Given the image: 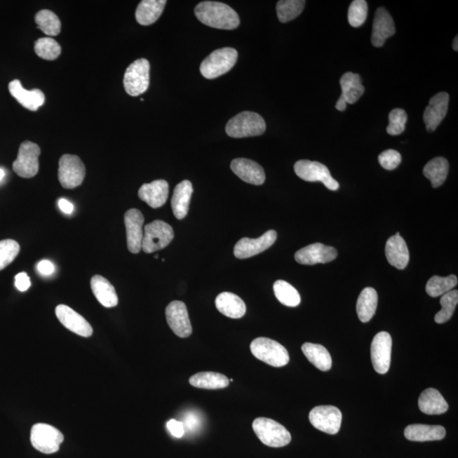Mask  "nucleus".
<instances>
[{"label":"nucleus","instance_id":"18","mask_svg":"<svg viewBox=\"0 0 458 458\" xmlns=\"http://www.w3.org/2000/svg\"><path fill=\"white\" fill-rule=\"evenodd\" d=\"M55 315L65 328L82 337H90L93 328L83 316L76 313L66 305H59L55 308Z\"/></svg>","mask_w":458,"mask_h":458},{"label":"nucleus","instance_id":"43","mask_svg":"<svg viewBox=\"0 0 458 458\" xmlns=\"http://www.w3.org/2000/svg\"><path fill=\"white\" fill-rule=\"evenodd\" d=\"M408 121L407 112L403 109H394L389 115L386 131L390 135H400L405 131Z\"/></svg>","mask_w":458,"mask_h":458},{"label":"nucleus","instance_id":"34","mask_svg":"<svg viewBox=\"0 0 458 458\" xmlns=\"http://www.w3.org/2000/svg\"><path fill=\"white\" fill-rule=\"evenodd\" d=\"M189 384L194 387L205 390H219L228 387L229 379L219 372H201L190 377Z\"/></svg>","mask_w":458,"mask_h":458},{"label":"nucleus","instance_id":"36","mask_svg":"<svg viewBox=\"0 0 458 458\" xmlns=\"http://www.w3.org/2000/svg\"><path fill=\"white\" fill-rule=\"evenodd\" d=\"M274 291L275 297L283 305L295 307L301 303V295H299L297 290L286 281H278L275 282Z\"/></svg>","mask_w":458,"mask_h":458},{"label":"nucleus","instance_id":"32","mask_svg":"<svg viewBox=\"0 0 458 458\" xmlns=\"http://www.w3.org/2000/svg\"><path fill=\"white\" fill-rule=\"evenodd\" d=\"M339 83L342 89V96L347 104H355L364 94L362 79L356 73H344L339 80Z\"/></svg>","mask_w":458,"mask_h":458},{"label":"nucleus","instance_id":"52","mask_svg":"<svg viewBox=\"0 0 458 458\" xmlns=\"http://www.w3.org/2000/svg\"><path fill=\"white\" fill-rule=\"evenodd\" d=\"M6 177V172L5 170L0 168V182H1L4 178Z\"/></svg>","mask_w":458,"mask_h":458},{"label":"nucleus","instance_id":"35","mask_svg":"<svg viewBox=\"0 0 458 458\" xmlns=\"http://www.w3.org/2000/svg\"><path fill=\"white\" fill-rule=\"evenodd\" d=\"M449 163L444 157H436L429 161L424 168V176L431 180L432 187L443 185L448 176Z\"/></svg>","mask_w":458,"mask_h":458},{"label":"nucleus","instance_id":"40","mask_svg":"<svg viewBox=\"0 0 458 458\" xmlns=\"http://www.w3.org/2000/svg\"><path fill=\"white\" fill-rule=\"evenodd\" d=\"M34 50L36 55L46 60H55L62 54V47L52 38H42L36 40Z\"/></svg>","mask_w":458,"mask_h":458},{"label":"nucleus","instance_id":"10","mask_svg":"<svg viewBox=\"0 0 458 458\" xmlns=\"http://www.w3.org/2000/svg\"><path fill=\"white\" fill-rule=\"evenodd\" d=\"M41 153L39 146L30 141H25L20 146L18 156L13 163L14 172L24 178L36 175L39 170V157Z\"/></svg>","mask_w":458,"mask_h":458},{"label":"nucleus","instance_id":"33","mask_svg":"<svg viewBox=\"0 0 458 458\" xmlns=\"http://www.w3.org/2000/svg\"><path fill=\"white\" fill-rule=\"evenodd\" d=\"M304 355L319 370L327 372L332 367V358L325 347L319 344L305 343L302 346Z\"/></svg>","mask_w":458,"mask_h":458},{"label":"nucleus","instance_id":"13","mask_svg":"<svg viewBox=\"0 0 458 458\" xmlns=\"http://www.w3.org/2000/svg\"><path fill=\"white\" fill-rule=\"evenodd\" d=\"M392 339L387 332H379L371 344L372 366L379 375H386L391 363Z\"/></svg>","mask_w":458,"mask_h":458},{"label":"nucleus","instance_id":"49","mask_svg":"<svg viewBox=\"0 0 458 458\" xmlns=\"http://www.w3.org/2000/svg\"><path fill=\"white\" fill-rule=\"evenodd\" d=\"M59 208L64 213L70 215L74 210V206L66 198H60L58 201Z\"/></svg>","mask_w":458,"mask_h":458},{"label":"nucleus","instance_id":"17","mask_svg":"<svg viewBox=\"0 0 458 458\" xmlns=\"http://www.w3.org/2000/svg\"><path fill=\"white\" fill-rule=\"evenodd\" d=\"M144 222L143 214L139 210L130 209L125 213L124 222L127 230L128 248L133 254L139 253L142 250Z\"/></svg>","mask_w":458,"mask_h":458},{"label":"nucleus","instance_id":"51","mask_svg":"<svg viewBox=\"0 0 458 458\" xmlns=\"http://www.w3.org/2000/svg\"><path fill=\"white\" fill-rule=\"evenodd\" d=\"M458 36H457L455 39L453 40V50L457 51L458 50Z\"/></svg>","mask_w":458,"mask_h":458},{"label":"nucleus","instance_id":"5","mask_svg":"<svg viewBox=\"0 0 458 458\" xmlns=\"http://www.w3.org/2000/svg\"><path fill=\"white\" fill-rule=\"evenodd\" d=\"M238 52L233 48H222L215 50L201 65V73L204 78L214 79L229 72L236 64Z\"/></svg>","mask_w":458,"mask_h":458},{"label":"nucleus","instance_id":"29","mask_svg":"<svg viewBox=\"0 0 458 458\" xmlns=\"http://www.w3.org/2000/svg\"><path fill=\"white\" fill-rule=\"evenodd\" d=\"M91 289L95 297L105 307H115L119 304V297L114 286L107 278L95 275L91 278Z\"/></svg>","mask_w":458,"mask_h":458},{"label":"nucleus","instance_id":"2","mask_svg":"<svg viewBox=\"0 0 458 458\" xmlns=\"http://www.w3.org/2000/svg\"><path fill=\"white\" fill-rule=\"evenodd\" d=\"M266 131V123L262 116L252 112H243L229 121L226 133L231 137L260 136Z\"/></svg>","mask_w":458,"mask_h":458},{"label":"nucleus","instance_id":"9","mask_svg":"<svg viewBox=\"0 0 458 458\" xmlns=\"http://www.w3.org/2000/svg\"><path fill=\"white\" fill-rule=\"evenodd\" d=\"M294 169L297 175L304 181L321 182L332 191L339 188V182L332 177L330 170L320 162L301 160L295 164Z\"/></svg>","mask_w":458,"mask_h":458},{"label":"nucleus","instance_id":"46","mask_svg":"<svg viewBox=\"0 0 458 458\" xmlns=\"http://www.w3.org/2000/svg\"><path fill=\"white\" fill-rule=\"evenodd\" d=\"M168 431L175 438H182L184 436L185 429L184 424L175 419L168 421L167 424Z\"/></svg>","mask_w":458,"mask_h":458},{"label":"nucleus","instance_id":"23","mask_svg":"<svg viewBox=\"0 0 458 458\" xmlns=\"http://www.w3.org/2000/svg\"><path fill=\"white\" fill-rule=\"evenodd\" d=\"M168 182L163 180L153 181L151 184H144L139 190L140 200L154 209L164 206L168 201Z\"/></svg>","mask_w":458,"mask_h":458},{"label":"nucleus","instance_id":"12","mask_svg":"<svg viewBox=\"0 0 458 458\" xmlns=\"http://www.w3.org/2000/svg\"><path fill=\"white\" fill-rule=\"evenodd\" d=\"M309 420L318 431L336 435L342 426V413L334 406H318L310 412Z\"/></svg>","mask_w":458,"mask_h":458},{"label":"nucleus","instance_id":"37","mask_svg":"<svg viewBox=\"0 0 458 458\" xmlns=\"http://www.w3.org/2000/svg\"><path fill=\"white\" fill-rule=\"evenodd\" d=\"M35 22L39 29L48 36H58L62 29V22L54 12L42 10L35 15Z\"/></svg>","mask_w":458,"mask_h":458},{"label":"nucleus","instance_id":"19","mask_svg":"<svg viewBox=\"0 0 458 458\" xmlns=\"http://www.w3.org/2000/svg\"><path fill=\"white\" fill-rule=\"evenodd\" d=\"M450 96L447 93L440 92L433 96L424 113V121L428 132L435 131L447 116Z\"/></svg>","mask_w":458,"mask_h":458},{"label":"nucleus","instance_id":"11","mask_svg":"<svg viewBox=\"0 0 458 458\" xmlns=\"http://www.w3.org/2000/svg\"><path fill=\"white\" fill-rule=\"evenodd\" d=\"M86 169L83 161L74 155H64L59 161L58 177L65 189H75L83 184Z\"/></svg>","mask_w":458,"mask_h":458},{"label":"nucleus","instance_id":"14","mask_svg":"<svg viewBox=\"0 0 458 458\" xmlns=\"http://www.w3.org/2000/svg\"><path fill=\"white\" fill-rule=\"evenodd\" d=\"M166 318L170 328L178 337L188 338L192 334L187 307L182 302L174 301L166 308Z\"/></svg>","mask_w":458,"mask_h":458},{"label":"nucleus","instance_id":"7","mask_svg":"<svg viewBox=\"0 0 458 458\" xmlns=\"http://www.w3.org/2000/svg\"><path fill=\"white\" fill-rule=\"evenodd\" d=\"M31 443L36 451L44 454L58 452L64 436L58 429L47 424H36L31 429Z\"/></svg>","mask_w":458,"mask_h":458},{"label":"nucleus","instance_id":"4","mask_svg":"<svg viewBox=\"0 0 458 458\" xmlns=\"http://www.w3.org/2000/svg\"><path fill=\"white\" fill-rule=\"evenodd\" d=\"M252 428L258 439L267 447H283L290 443V433L275 420L257 417L254 420Z\"/></svg>","mask_w":458,"mask_h":458},{"label":"nucleus","instance_id":"38","mask_svg":"<svg viewBox=\"0 0 458 458\" xmlns=\"http://www.w3.org/2000/svg\"><path fill=\"white\" fill-rule=\"evenodd\" d=\"M457 285V278L455 275L448 277L433 276L427 283L426 292L429 297L436 298L443 297Z\"/></svg>","mask_w":458,"mask_h":458},{"label":"nucleus","instance_id":"6","mask_svg":"<svg viewBox=\"0 0 458 458\" xmlns=\"http://www.w3.org/2000/svg\"><path fill=\"white\" fill-rule=\"evenodd\" d=\"M174 238L171 226L167 222L156 220L144 227L142 250L149 254L166 248Z\"/></svg>","mask_w":458,"mask_h":458},{"label":"nucleus","instance_id":"50","mask_svg":"<svg viewBox=\"0 0 458 458\" xmlns=\"http://www.w3.org/2000/svg\"><path fill=\"white\" fill-rule=\"evenodd\" d=\"M346 105H347L346 101L344 100V99L342 95H340L339 99L337 101V103H336L335 107L336 109H338V111L344 112V109H346L347 107Z\"/></svg>","mask_w":458,"mask_h":458},{"label":"nucleus","instance_id":"15","mask_svg":"<svg viewBox=\"0 0 458 458\" xmlns=\"http://www.w3.org/2000/svg\"><path fill=\"white\" fill-rule=\"evenodd\" d=\"M277 237L276 231L269 230L260 238H243L234 246V255L238 259L252 257L270 248L276 241Z\"/></svg>","mask_w":458,"mask_h":458},{"label":"nucleus","instance_id":"28","mask_svg":"<svg viewBox=\"0 0 458 458\" xmlns=\"http://www.w3.org/2000/svg\"><path fill=\"white\" fill-rule=\"evenodd\" d=\"M193 194V185L189 180L182 181L174 189L172 198V209L174 216L182 220L189 213L190 200Z\"/></svg>","mask_w":458,"mask_h":458},{"label":"nucleus","instance_id":"27","mask_svg":"<svg viewBox=\"0 0 458 458\" xmlns=\"http://www.w3.org/2000/svg\"><path fill=\"white\" fill-rule=\"evenodd\" d=\"M419 408L421 412L428 415H443L449 409L447 400L439 391L433 388L426 389L421 393Z\"/></svg>","mask_w":458,"mask_h":458},{"label":"nucleus","instance_id":"20","mask_svg":"<svg viewBox=\"0 0 458 458\" xmlns=\"http://www.w3.org/2000/svg\"><path fill=\"white\" fill-rule=\"evenodd\" d=\"M395 34V23L391 14L384 8H379L375 12L374 23H372V46L382 47L386 40Z\"/></svg>","mask_w":458,"mask_h":458},{"label":"nucleus","instance_id":"48","mask_svg":"<svg viewBox=\"0 0 458 458\" xmlns=\"http://www.w3.org/2000/svg\"><path fill=\"white\" fill-rule=\"evenodd\" d=\"M36 267H38L39 273L44 275V276H48V275L54 274L55 269L54 264L47 260L40 262Z\"/></svg>","mask_w":458,"mask_h":458},{"label":"nucleus","instance_id":"3","mask_svg":"<svg viewBox=\"0 0 458 458\" xmlns=\"http://www.w3.org/2000/svg\"><path fill=\"white\" fill-rule=\"evenodd\" d=\"M251 353L255 358L274 368L286 366L290 362L289 352L276 340L259 337L250 344Z\"/></svg>","mask_w":458,"mask_h":458},{"label":"nucleus","instance_id":"41","mask_svg":"<svg viewBox=\"0 0 458 458\" xmlns=\"http://www.w3.org/2000/svg\"><path fill=\"white\" fill-rule=\"evenodd\" d=\"M441 310L437 313L435 321L437 323H444L452 318L458 303V291L452 290L445 294L440 299Z\"/></svg>","mask_w":458,"mask_h":458},{"label":"nucleus","instance_id":"44","mask_svg":"<svg viewBox=\"0 0 458 458\" xmlns=\"http://www.w3.org/2000/svg\"><path fill=\"white\" fill-rule=\"evenodd\" d=\"M20 252V245L13 240L0 241V271L15 260Z\"/></svg>","mask_w":458,"mask_h":458},{"label":"nucleus","instance_id":"21","mask_svg":"<svg viewBox=\"0 0 458 458\" xmlns=\"http://www.w3.org/2000/svg\"><path fill=\"white\" fill-rule=\"evenodd\" d=\"M231 169L243 181L254 185L264 184V170L254 161L238 158L231 162Z\"/></svg>","mask_w":458,"mask_h":458},{"label":"nucleus","instance_id":"8","mask_svg":"<svg viewBox=\"0 0 458 458\" xmlns=\"http://www.w3.org/2000/svg\"><path fill=\"white\" fill-rule=\"evenodd\" d=\"M123 84L129 95L136 97L147 91L149 85V62L139 59L132 63L125 72Z\"/></svg>","mask_w":458,"mask_h":458},{"label":"nucleus","instance_id":"47","mask_svg":"<svg viewBox=\"0 0 458 458\" xmlns=\"http://www.w3.org/2000/svg\"><path fill=\"white\" fill-rule=\"evenodd\" d=\"M15 287L18 290L24 292L27 291L31 287L30 278L28 277L27 273H20L16 275L15 278Z\"/></svg>","mask_w":458,"mask_h":458},{"label":"nucleus","instance_id":"16","mask_svg":"<svg viewBox=\"0 0 458 458\" xmlns=\"http://www.w3.org/2000/svg\"><path fill=\"white\" fill-rule=\"evenodd\" d=\"M338 253L334 247L315 243L297 251L295 255V261L302 265H315L318 263H328L334 261Z\"/></svg>","mask_w":458,"mask_h":458},{"label":"nucleus","instance_id":"30","mask_svg":"<svg viewBox=\"0 0 458 458\" xmlns=\"http://www.w3.org/2000/svg\"><path fill=\"white\" fill-rule=\"evenodd\" d=\"M166 4V0H143L137 7V22L142 26L155 23L163 12Z\"/></svg>","mask_w":458,"mask_h":458},{"label":"nucleus","instance_id":"31","mask_svg":"<svg viewBox=\"0 0 458 458\" xmlns=\"http://www.w3.org/2000/svg\"><path fill=\"white\" fill-rule=\"evenodd\" d=\"M378 307V294L374 288H365L356 302V313L361 322L368 323L374 317Z\"/></svg>","mask_w":458,"mask_h":458},{"label":"nucleus","instance_id":"42","mask_svg":"<svg viewBox=\"0 0 458 458\" xmlns=\"http://www.w3.org/2000/svg\"><path fill=\"white\" fill-rule=\"evenodd\" d=\"M368 16V3L364 0H355L351 4L348 11V22L353 27H359L366 22Z\"/></svg>","mask_w":458,"mask_h":458},{"label":"nucleus","instance_id":"39","mask_svg":"<svg viewBox=\"0 0 458 458\" xmlns=\"http://www.w3.org/2000/svg\"><path fill=\"white\" fill-rule=\"evenodd\" d=\"M306 6L303 0H281L277 4V14L279 22L286 23L301 15Z\"/></svg>","mask_w":458,"mask_h":458},{"label":"nucleus","instance_id":"1","mask_svg":"<svg viewBox=\"0 0 458 458\" xmlns=\"http://www.w3.org/2000/svg\"><path fill=\"white\" fill-rule=\"evenodd\" d=\"M198 21L205 25L222 30H234L240 25L237 12L226 4L204 1L194 9Z\"/></svg>","mask_w":458,"mask_h":458},{"label":"nucleus","instance_id":"25","mask_svg":"<svg viewBox=\"0 0 458 458\" xmlns=\"http://www.w3.org/2000/svg\"><path fill=\"white\" fill-rule=\"evenodd\" d=\"M447 431L440 425L411 424L405 429L404 436L416 443L443 440Z\"/></svg>","mask_w":458,"mask_h":458},{"label":"nucleus","instance_id":"24","mask_svg":"<svg viewBox=\"0 0 458 458\" xmlns=\"http://www.w3.org/2000/svg\"><path fill=\"white\" fill-rule=\"evenodd\" d=\"M386 255L387 260L391 266L400 270L406 269L410 255H409L407 243L400 236V233L393 235L387 241Z\"/></svg>","mask_w":458,"mask_h":458},{"label":"nucleus","instance_id":"45","mask_svg":"<svg viewBox=\"0 0 458 458\" xmlns=\"http://www.w3.org/2000/svg\"><path fill=\"white\" fill-rule=\"evenodd\" d=\"M379 162L384 169L394 170L400 164L401 156L398 151L394 149H387L379 156Z\"/></svg>","mask_w":458,"mask_h":458},{"label":"nucleus","instance_id":"26","mask_svg":"<svg viewBox=\"0 0 458 458\" xmlns=\"http://www.w3.org/2000/svg\"><path fill=\"white\" fill-rule=\"evenodd\" d=\"M215 303L217 310L229 318H241L246 313L245 302L231 292H222L219 294Z\"/></svg>","mask_w":458,"mask_h":458},{"label":"nucleus","instance_id":"22","mask_svg":"<svg viewBox=\"0 0 458 458\" xmlns=\"http://www.w3.org/2000/svg\"><path fill=\"white\" fill-rule=\"evenodd\" d=\"M11 95L18 101L23 107L32 112L38 111L39 107L46 102V96L40 89L27 90L22 87L21 82L15 79L9 83Z\"/></svg>","mask_w":458,"mask_h":458}]
</instances>
